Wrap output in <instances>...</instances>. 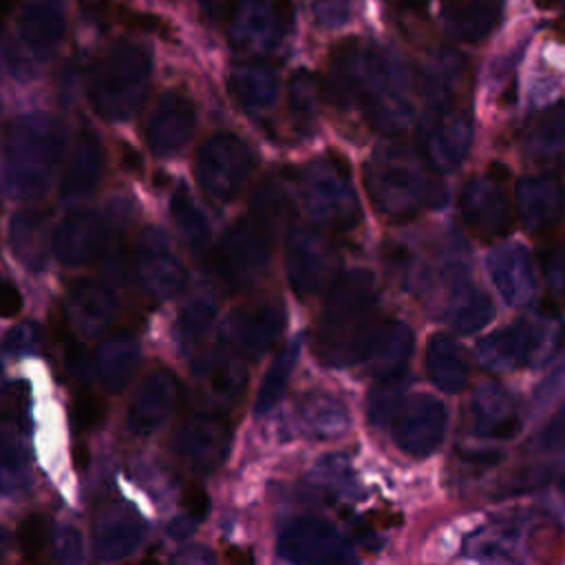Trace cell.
Returning a JSON list of instances; mask_svg holds the SVG:
<instances>
[{
	"instance_id": "cell-1",
	"label": "cell",
	"mask_w": 565,
	"mask_h": 565,
	"mask_svg": "<svg viewBox=\"0 0 565 565\" xmlns=\"http://www.w3.org/2000/svg\"><path fill=\"white\" fill-rule=\"evenodd\" d=\"M377 318V285L366 269L340 271L329 285L311 349L320 364L331 369L360 364Z\"/></svg>"
},
{
	"instance_id": "cell-2",
	"label": "cell",
	"mask_w": 565,
	"mask_h": 565,
	"mask_svg": "<svg viewBox=\"0 0 565 565\" xmlns=\"http://www.w3.org/2000/svg\"><path fill=\"white\" fill-rule=\"evenodd\" d=\"M362 174L373 207L393 223L413 221L426 207L444 201L437 170L417 146L413 148L397 137H388L369 154Z\"/></svg>"
},
{
	"instance_id": "cell-3",
	"label": "cell",
	"mask_w": 565,
	"mask_h": 565,
	"mask_svg": "<svg viewBox=\"0 0 565 565\" xmlns=\"http://www.w3.org/2000/svg\"><path fill=\"white\" fill-rule=\"evenodd\" d=\"M64 128L49 113H26L4 130L2 157L4 181L11 196L31 201L40 199L62 161Z\"/></svg>"
},
{
	"instance_id": "cell-4",
	"label": "cell",
	"mask_w": 565,
	"mask_h": 565,
	"mask_svg": "<svg viewBox=\"0 0 565 565\" xmlns=\"http://www.w3.org/2000/svg\"><path fill=\"white\" fill-rule=\"evenodd\" d=\"M353 110L384 137H399L413 121L408 79L397 60L375 46H362Z\"/></svg>"
},
{
	"instance_id": "cell-5",
	"label": "cell",
	"mask_w": 565,
	"mask_h": 565,
	"mask_svg": "<svg viewBox=\"0 0 565 565\" xmlns=\"http://www.w3.org/2000/svg\"><path fill=\"white\" fill-rule=\"evenodd\" d=\"M298 196L309 223L324 232H351L362 221L349 161L333 150L300 170Z\"/></svg>"
},
{
	"instance_id": "cell-6",
	"label": "cell",
	"mask_w": 565,
	"mask_h": 565,
	"mask_svg": "<svg viewBox=\"0 0 565 565\" xmlns=\"http://www.w3.org/2000/svg\"><path fill=\"white\" fill-rule=\"evenodd\" d=\"M150 53L130 42L110 46L90 73L88 99L95 113L108 121L130 119L143 104L150 86Z\"/></svg>"
},
{
	"instance_id": "cell-7",
	"label": "cell",
	"mask_w": 565,
	"mask_h": 565,
	"mask_svg": "<svg viewBox=\"0 0 565 565\" xmlns=\"http://www.w3.org/2000/svg\"><path fill=\"white\" fill-rule=\"evenodd\" d=\"M276 234L249 214L225 230L212 252V265L221 282L230 289L256 285L269 269Z\"/></svg>"
},
{
	"instance_id": "cell-8",
	"label": "cell",
	"mask_w": 565,
	"mask_h": 565,
	"mask_svg": "<svg viewBox=\"0 0 565 565\" xmlns=\"http://www.w3.org/2000/svg\"><path fill=\"white\" fill-rule=\"evenodd\" d=\"M285 267L300 300L329 289L340 274V252L331 236L316 225H294L285 241Z\"/></svg>"
},
{
	"instance_id": "cell-9",
	"label": "cell",
	"mask_w": 565,
	"mask_h": 565,
	"mask_svg": "<svg viewBox=\"0 0 565 565\" xmlns=\"http://www.w3.org/2000/svg\"><path fill=\"white\" fill-rule=\"evenodd\" d=\"M254 168V150L234 132H214L196 150V181L201 190L218 203L236 199Z\"/></svg>"
},
{
	"instance_id": "cell-10",
	"label": "cell",
	"mask_w": 565,
	"mask_h": 565,
	"mask_svg": "<svg viewBox=\"0 0 565 565\" xmlns=\"http://www.w3.org/2000/svg\"><path fill=\"white\" fill-rule=\"evenodd\" d=\"M472 143V119L463 102L426 104L417 124V148L437 172L461 166Z\"/></svg>"
},
{
	"instance_id": "cell-11",
	"label": "cell",
	"mask_w": 565,
	"mask_h": 565,
	"mask_svg": "<svg viewBox=\"0 0 565 565\" xmlns=\"http://www.w3.org/2000/svg\"><path fill=\"white\" fill-rule=\"evenodd\" d=\"M459 212L468 230L481 241L501 238L512 227V203L508 194V170L490 163L470 177L459 192Z\"/></svg>"
},
{
	"instance_id": "cell-12",
	"label": "cell",
	"mask_w": 565,
	"mask_h": 565,
	"mask_svg": "<svg viewBox=\"0 0 565 565\" xmlns=\"http://www.w3.org/2000/svg\"><path fill=\"white\" fill-rule=\"evenodd\" d=\"M225 22L236 49L265 55L287 38L294 24V7L289 0H234Z\"/></svg>"
},
{
	"instance_id": "cell-13",
	"label": "cell",
	"mask_w": 565,
	"mask_h": 565,
	"mask_svg": "<svg viewBox=\"0 0 565 565\" xmlns=\"http://www.w3.org/2000/svg\"><path fill=\"white\" fill-rule=\"evenodd\" d=\"M232 441V426L223 411L203 408L188 415L172 437V450L194 472L216 470Z\"/></svg>"
},
{
	"instance_id": "cell-14",
	"label": "cell",
	"mask_w": 565,
	"mask_h": 565,
	"mask_svg": "<svg viewBox=\"0 0 565 565\" xmlns=\"http://www.w3.org/2000/svg\"><path fill=\"white\" fill-rule=\"evenodd\" d=\"M386 426L402 452L422 459L433 455L444 441L446 408L426 393L402 395Z\"/></svg>"
},
{
	"instance_id": "cell-15",
	"label": "cell",
	"mask_w": 565,
	"mask_h": 565,
	"mask_svg": "<svg viewBox=\"0 0 565 565\" xmlns=\"http://www.w3.org/2000/svg\"><path fill=\"white\" fill-rule=\"evenodd\" d=\"M135 276L152 300H170L188 285V269L161 227H146L135 245Z\"/></svg>"
},
{
	"instance_id": "cell-16",
	"label": "cell",
	"mask_w": 565,
	"mask_h": 565,
	"mask_svg": "<svg viewBox=\"0 0 565 565\" xmlns=\"http://www.w3.org/2000/svg\"><path fill=\"white\" fill-rule=\"evenodd\" d=\"M550 342V331L539 322L514 320L479 340L477 358L492 373H512L541 362Z\"/></svg>"
},
{
	"instance_id": "cell-17",
	"label": "cell",
	"mask_w": 565,
	"mask_h": 565,
	"mask_svg": "<svg viewBox=\"0 0 565 565\" xmlns=\"http://www.w3.org/2000/svg\"><path fill=\"white\" fill-rule=\"evenodd\" d=\"M278 556L289 563H344L353 558L349 541L338 527L318 516H300L282 527L276 543Z\"/></svg>"
},
{
	"instance_id": "cell-18",
	"label": "cell",
	"mask_w": 565,
	"mask_h": 565,
	"mask_svg": "<svg viewBox=\"0 0 565 565\" xmlns=\"http://www.w3.org/2000/svg\"><path fill=\"white\" fill-rule=\"evenodd\" d=\"M110 249L108 218L97 210L68 212L53 232V252L66 267L102 260Z\"/></svg>"
},
{
	"instance_id": "cell-19",
	"label": "cell",
	"mask_w": 565,
	"mask_h": 565,
	"mask_svg": "<svg viewBox=\"0 0 565 565\" xmlns=\"http://www.w3.org/2000/svg\"><path fill=\"white\" fill-rule=\"evenodd\" d=\"M285 327V307L278 300H258L234 309L225 324V338L243 358L267 353Z\"/></svg>"
},
{
	"instance_id": "cell-20",
	"label": "cell",
	"mask_w": 565,
	"mask_h": 565,
	"mask_svg": "<svg viewBox=\"0 0 565 565\" xmlns=\"http://www.w3.org/2000/svg\"><path fill=\"white\" fill-rule=\"evenodd\" d=\"M179 399V382L168 369H152L135 388L128 411L126 428L135 437L154 435L174 413Z\"/></svg>"
},
{
	"instance_id": "cell-21",
	"label": "cell",
	"mask_w": 565,
	"mask_h": 565,
	"mask_svg": "<svg viewBox=\"0 0 565 565\" xmlns=\"http://www.w3.org/2000/svg\"><path fill=\"white\" fill-rule=\"evenodd\" d=\"M194 377L207 408L227 413L241 397L247 384L243 355L232 347H216L201 353L194 362Z\"/></svg>"
},
{
	"instance_id": "cell-22",
	"label": "cell",
	"mask_w": 565,
	"mask_h": 565,
	"mask_svg": "<svg viewBox=\"0 0 565 565\" xmlns=\"http://www.w3.org/2000/svg\"><path fill=\"white\" fill-rule=\"evenodd\" d=\"M196 128L194 102L179 93L168 90L159 97L146 121V141L157 157L177 154L192 137Z\"/></svg>"
},
{
	"instance_id": "cell-23",
	"label": "cell",
	"mask_w": 565,
	"mask_h": 565,
	"mask_svg": "<svg viewBox=\"0 0 565 565\" xmlns=\"http://www.w3.org/2000/svg\"><path fill=\"white\" fill-rule=\"evenodd\" d=\"M415 333L402 320H380L371 331L360 364L375 380H397L413 355Z\"/></svg>"
},
{
	"instance_id": "cell-24",
	"label": "cell",
	"mask_w": 565,
	"mask_h": 565,
	"mask_svg": "<svg viewBox=\"0 0 565 565\" xmlns=\"http://www.w3.org/2000/svg\"><path fill=\"white\" fill-rule=\"evenodd\" d=\"M516 210L530 234H545L565 218V185L558 177L536 174L516 183Z\"/></svg>"
},
{
	"instance_id": "cell-25",
	"label": "cell",
	"mask_w": 565,
	"mask_h": 565,
	"mask_svg": "<svg viewBox=\"0 0 565 565\" xmlns=\"http://www.w3.org/2000/svg\"><path fill=\"white\" fill-rule=\"evenodd\" d=\"M488 274L501 294V298L512 305L521 307L527 305L536 294V271L532 254L519 243H505L490 249L486 258Z\"/></svg>"
},
{
	"instance_id": "cell-26",
	"label": "cell",
	"mask_w": 565,
	"mask_h": 565,
	"mask_svg": "<svg viewBox=\"0 0 565 565\" xmlns=\"http://www.w3.org/2000/svg\"><path fill=\"white\" fill-rule=\"evenodd\" d=\"M146 536V521L135 508L113 503L93 523V552L97 561H121L130 556Z\"/></svg>"
},
{
	"instance_id": "cell-27",
	"label": "cell",
	"mask_w": 565,
	"mask_h": 565,
	"mask_svg": "<svg viewBox=\"0 0 565 565\" xmlns=\"http://www.w3.org/2000/svg\"><path fill=\"white\" fill-rule=\"evenodd\" d=\"M71 320L88 335L102 333L119 309L117 287L106 278H79L66 291Z\"/></svg>"
},
{
	"instance_id": "cell-28",
	"label": "cell",
	"mask_w": 565,
	"mask_h": 565,
	"mask_svg": "<svg viewBox=\"0 0 565 565\" xmlns=\"http://www.w3.org/2000/svg\"><path fill=\"white\" fill-rule=\"evenodd\" d=\"M472 428L486 439L505 441L519 435L521 415L510 393L497 382H483L470 397Z\"/></svg>"
},
{
	"instance_id": "cell-29",
	"label": "cell",
	"mask_w": 565,
	"mask_h": 565,
	"mask_svg": "<svg viewBox=\"0 0 565 565\" xmlns=\"http://www.w3.org/2000/svg\"><path fill=\"white\" fill-rule=\"evenodd\" d=\"M523 157L545 170H565V102L541 110L523 130Z\"/></svg>"
},
{
	"instance_id": "cell-30",
	"label": "cell",
	"mask_w": 565,
	"mask_h": 565,
	"mask_svg": "<svg viewBox=\"0 0 565 565\" xmlns=\"http://www.w3.org/2000/svg\"><path fill=\"white\" fill-rule=\"evenodd\" d=\"M106 166L104 143L90 128H84L71 150V159L62 174L60 194L66 201H79L93 194Z\"/></svg>"
},
{
	"instance_id": "cell-31",
	"label": "cell",
	"mask_w": 565,
	"mask_h": 565,
	"mask_svg": "<svg viewBox=\"0 0 565 565\" xmlns=\"http://www.w3.org/2000/svg\"><path fill=\"white\" fill-rule=\"evenodd\" d=\"M68 0H26L20 15V38L29 51L46 60L55 53L66 29Z\"/></svg>"
},
{
	"instance_id": "cell-32",
	"label": "cell",
	"mask_w": 565,
	"mask_h": 565,
	"mask_svg": "<svg viewBox=\"0 0 565 565\" xmlns=\"http://www.w3.org/2000/svg\"><path fill=\"white\" fill-rule=\"evenodd\" d=\"M9 245L29 271H42L49 265L53 247V230L46 214L40 210L15 212L9 223Z\"/></svg>"
},
{
	"instance_id": "cell-33",
	"label": "cell",
	"mask_w": 565,
	"mask_h": 565,
	"mask_svg": "<svg viewBox=\"0 0 565 565\" xmlns=\"http://www.w3.org/2000/svg\"><path fill=\"white\" fill-rule=\"evenodd\" d=\"M230 90L254 115L269 110L278 97V71L267 60H247L232 68Z\"/></svg>"
},
{
	"instance_id": "cell-34",
	"label": "cell",
	"mask_w": 565,
	"mask_h": 565,
	"mask_svg": "<svg viewBox=\"0 0 565 565\" xmlns=\"http://www.w3.org/2000/svg\"><path fill=\"white\" fill-rule=\"evenodd\" d=\"M141 362V347L128 333H115L102 340L93 358V369L102 386L110 393L124 391Z\"/></svg>"
},
{
	"instance_id": "cell-35",
	"label": "cell",
	"mask_w": 565,
	"mask_h": 565,
	"mask_svg": "<svg viewBox=\"0 0 565 565\" xmlns=\"http://www.w3.org/2000/svg\"><path fill=\"white\" fill-rule=\"evenodd\" d=\"M428 380L444 393H461L470 380V362L463 347L448 333L430 335L426 344Z\"/></svg>"
},
{
	"instance_id": "cell-36",
	"label": "cell",
	"mask_w": 565,
	"mask_h": 565,
	"mask_svg": "<svg viewBox=\"0 0 565 565\" xmlns=\"http://www.w3.org/2000/svg\"><path fill=\"white\" fill-rule=\"evenodd\" d=\"M501 0H444L446 29L457 40L479 42L499 22Z\"/></svg>"
},
{
	"instance_id": "cell-37",
	"label": "cell",
	"mask_w": 565,
	"mask_h": 565,
	"mask_svg": "<svg viewBox=\"0 0 565 565\" xmlns=\"http://www.w3.org/2000/svg\"><path fill=\"white\" fill-rule=\"evenodd\" d=\"M320 99H322V88L318 79L307 68H298L289 77V117L298 135L307 137L316 130Z\"/></svg>"
},
{
	"instance_id": "cell-38",
	"label": "cell",
	"mask_w": 565,
	"mask_h": 565,
	"mask_svg": "<svg viewBox=\"0 0 565 565\" xmlns=\"http://www.w3.org/2000/svg\"><path fill=\"white\" fill-rule=\"evenodd\" d=\"M302 424L316 437H333L349 428L347 406L329 393H307L300 402Z\"/></svg>"
},
{
	"instance_id": "cell-39",
	"label": "cell",
	"mask_w": 565,
	"mask_h": 565,
	"mask_svg": "<svg viewBox=\"0 0 565 565\" xmlns=\"http://www.w3.org/2000/svg\"><path fill=\"white\" fill-rule=\"evenodd\" d=\"M494 318V305L490 296L472 285L459 287L448 307V322L459 333H477Z\"/></svg>"
},
{
	"instance_id": "cell-40",
	"label": "cell",
	"mask_w": 565,
	"mask_h": 565,
	"mask_svg": "<svg viewBox=\"0 0 565 565\" xmlns=\"http://www.w3.org/2000/svg\"><path fill=\"white\" fill-rule=\"evenodd\" d=\"M298 353H300V340H291L274 355L269 369L265 371V377L260 382V388H258V395L254 402L256 415L269 413L280 402V397L287 391L294 366L298 362Z\"/></svg>"
},
{
	"instance_id": "cell-41",
	"label": "cell",
	"mask_w": 565,
	"mask_h": 565,
	"mask_svg": "<svg viewBox=\"0 0 565 565\" xmlns=\"http://www.w3.org/2000/svg\"><path fill=\"white\" fill-rule=\"evenodd\" d=\"M247 214L278 236L289 218V196L282 183L274 177L263 179L249 199Z\"/></svg>"
},
{
	"instance_id": "cell-42",
	"label": "cell",
	"mask_w": 565,
	"mask_h": 565,
	"mask_svg": "<svg viewBox=\"0 0 565 565\" xmlns=\"http://www.w3.org/2000/svg\"><path fill=\"white\" fill-rule=\"evenodd\" d=\"M29 448L7 430H0V494H13L29 481Z\"/></svg>"
},
{
	"instance_id": "cell-43",
	"label": "cell",
	"mask_w": 565,
	"mask_h": 565,
	"mask_svg": "<svg viewBox=\"0 0 565 565\" xmlns=\"http://www.w3.org/2000/svg\"><path fill=\"white\" fill-rule=\"evenodd\" d=\"M170 212L172 218L179 227V232L183 234V238L190 243L192 249H205L207 241H210V225L203 216V212L199 210V205L192 201V196L188 194L185 188H179L172 194L170 201Z\"/></svg>"
},
{
	"instance_id": "cell-44",
	"label": "cell",
	"mask_w": 565,
	"mask_h": 565,
	"mask_svg": "<svg viewBox=\"0 0 565 565\" xmlns=\"http://www.w3.org/2000/svg\"><path fill=\"white\" fill-rule=\"evenodd\" d=\"M216 318V302L207 296H199L190 300L177 322V335L179 342L185 349H194L201 344V340L207 335L212 322Z\"/></svg>"
},
{
	"instance_id": "cell-45",
	"label": "cell",
	"mask_w": 565,
	"mask_h": 565,
	"mask_svg": "<svg viewBox=\"0 0 565 565\" xmlns=\"http://www.w3.org/2000/svg\"><path fill=\"white\" fill-rule=\"evenodd\" d=\"M55 335L60 340L62 360H64V366H66L68 375H73L79 382H88V377H90L88 351L75 338V333L68 329V320L60 309H57V316H55Z\"/></svg>"
},
{
	"instance_id": "cell-46",
	"label": "cell",
	"mask_w": 565,
	"mask_h": 565,
	"mask_svg": "<svg viewBox=\"0 0 565 565\" xmlns=\"http://www.w3.org/2000/svg\"><path fill=\"white\" fill-rule=\"evenodd\" d=\"M49 534H51V523L44 514L40 512L26 514L18 525V545L22 556L26 561L40 558V554L49 543Z\"/></svg>"
},
{
	"instance_id": "cell-47",
	"label": "cell",
	"mask_w": 565,
	"mask_h": 565,
	"mask_svg": "<svg viewBox=\"0 0 565 565\" xmlns=\"http://www.w3.org/2000/svg\"><path fill=\"white\" fill-rule=\"evenodd\" d=\"M104 417H106V404L99 395L84 388L73 397L71 424L77 433L95 430L104 422Z\"/></svg>"
},
{
	"instance_id": "cell-48",
	"label": "cell",
	"mask_w": 565,
	"mask_h": 565,
	"mask_svg": "<svg viewBox=\"0 0 565 565\" xmlns=\"http://www.w3.org/2000/svg\"><path fill=\"white\" fill-rule=\"evenodd\" d=\"M541 263L550 296L558 302H565V243L545 249Z\"/></svg>"
},
{
	"instance_id": "cell-49",
	"label": "cell",
	"mask_w": 565,
	"mask_h": 565,
	"mask_svg": "<svg viewBox=\"0 0 565 565\" xmlns=\"http://www.w3.org/2000/svg\"><path fill=\"white\" fill-rule=\"evenodd\" d=\"M40 329L33 322H22L7 331L0 351L4 355H35V351L40 349Z\"/></svg>"
},
{
	"instance_id": "cell-50",
	"label": "cell",
	"mask_w": 565,
	"mask_h": 565,
	"mask_svg": "<svg viewBox=\"0 0 565 565\" xmlns=\"http://www.w3.org/2000/svg\"><path fill=\"white\" fill-rule=\"evenodd\" d=\"M53 556L60 563H77L82 561V536L75 527L64 525L53 536Z\"/></svg>"
},
{
	"instance_id": "cell-51",
	"label": "cell",
	"mask_w": 565,
	"mask_h": 565,
	"mask_svg": "<svg viewBox=\"0 0 565 565\" xmlns=\"http://www.w3.org/2000/svg\"><path fill=\"white\" fill-rule=\"evenodd\" d=\"M541 450H565V406L552 417L536 439Z\"/></svg>"
},
{
	"instance_id": "cell-52",
	"label": "cell",
	"mask_w": 565,
	"mask_h": 565,
	"mask_svg": "<svg viewBox=\"0 0 565 565\" xmlns=\"http://www.w3.org/2000/svg\"><path fill=\"white\" fill-rule=\"evenodd\" d=\"M181 505L183 510L188 512V516L192 521H201L207 516V510H210V499H207V492L203 490V486L199 483H190L183 494H181Z\"/></svg>"
},
{
	"instance_id": "cell-53",
	"label": "cell",
	"mask_w": 565,
	"mask_h": 565,
	"mask_svg": "<svg viewBox=\"0 0 565 565\" xmlns=\"http://www.w3.org/2000/svg\"><path fill=\"white\" fill-rule=\"evenodd\" d=\"M4 415L13 422H26L29 419V386L26 384H13L4 399Z\"/></svg>"
},
{
	"instance_id": "cell-54",
	"label": "cell",
	"mask_w": 565,
	"mask_h": 565,
	"mask_svg": "<svg viewBox=\"0 0 565 565\" xmlns=\"http://www.w3.org/2000/svg\"><path fill=\"white\" fill-rule=\"evenodd\" d=\"M199 4L203 7V11L212 18V20H225L230 7L234 4V0H199Z\"/></svg>"
},
{
	"instance_id": "cell-55",
	"label": "cell",
	"mask_w": 565,
	"mask_h": 565,
	"mask_svg": "<svg viewBox=\"0 0 565 565\" xmlns=\"http://www.w3.org/2000/svg\"><path fill=\"white\" fill-rule=\"evenodd\" d=\"M121 166H124L126 170H132V172H139V170L143 168V163H141V159H139V154H137V150H132V148H128V146L121 148Z\"/></svg>"
},
{
	"instance_id": "cell-56",
	"label": "cell",
	"mask_w": 565,
	"mask_h": 565,
	"mask_svg": "<svg viewBox=\"0 0 565 565\" xmlns=\"http://www.w3.org/2000/svg\"><path fill=\"white\" fill-rule=\"evenodd\" d=\"M73 459H75V468H77L79 472H84L86 466H88V450H86L82 444H77V446L73 448Z\"/></svg>"
},
{
	"instance_id": "cell-57",
	"label": "cell",
	"mask_w": 565,
	"mask_h": 565,
	"mask_svg": "<svg viewBox=\"0 0 565 565\" xmlns=\"http://www.w3.org/2000/svg\"><path fill=\"white\" fill-rule=\"evenodd\" d=\"M552 31H554V35H556L561 42H565V15H561V18L552 24Z\"/></svg>"
},
{
	"instance_id": "cell-58",
	"label": "cell",
	"mask_w": 565,
	"mask_h": 565,
	"mask_svg": "<svg viewBox=\"0 0 565 565\" xmlns=\"http://www.w3.org/2000/svg\"><path fill=\"white\" fill-rule=\"evenodd\" d=\"M13 4H15V0H0V26H2L4 18L11 13Z\"/></svg>"
},
{
	"instance_id": "cell-59",
	"label": "cell",
	"mask_w": 565,
	"mask_h": 565,
	"mask_svg": "<svg viewBox=\"0 0 565 565\" xmlns=\"http://www.w3.org/2000/svg\"><path fill=\"white\" fill-rule=\"evenodd\" d=\"M556 2H558V0H534V4H536L539 9H543V11H550L552 7H556Z\"/></svg>"
},
{
	"instance_id": "cell-60",
	"label": "cell",
	"mask_w": 565,
	"mask_h": 565,
	"mask_svg": "<svg viewBox=\"0 0 565 565\" xmlns=\"http://www.w3.org/2000/svg\"><path fill=\"white\" fill-rule=\"evenodd\" d=\"M4 550H7V536H4V530L0 525V556L4 554Z\"/></svg>"
},
{
	"instance_id": "cell-61",
	"label": "cell",
	"mask_w": 565,
	"mask_h": 565,
	"mask_svg": "<svg viewBox=\"0 0 565 565\" xmlns=\"http://www.w3.org/2000/svg\"><path fill=\"white\" fill-rule=\"evenodd\" d=\"M406 7H424L426 0H402Z\"/></svg>"
}]
</instances>
